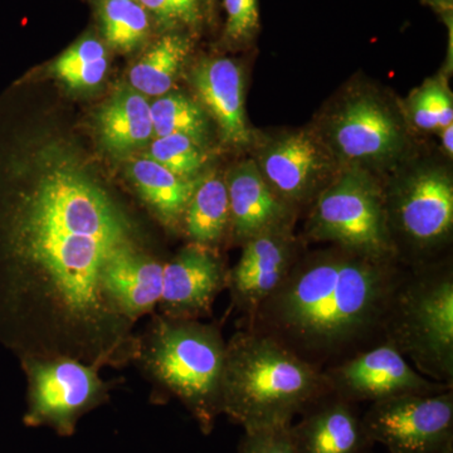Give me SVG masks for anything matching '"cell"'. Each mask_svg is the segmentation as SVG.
<instances>
[{
  "label": "cell",
  "mask_w": 453,
  "mask_h": 453,
  "mask_svg": "<svg viewBox=\"0 0 453 453\" xmlns=\"http://www.w3.org/2000/svg\"><path fill=\"white\" fill-rule=\"evenodd\" d=\"M29 426H50L58 434H71L77 419L104 395L103 381L94 366L67 357L27 362Z\"/></svg>",
  "instance_id": "cell-10"
},
{
  "label": "cell",
  "mask_w": 453,
  "mask_h": 453,
  "mask_svg": "<svg viewBox=\"0 0 453 453\" xmlns=\"http://www.w3.org/2000/svg\"><path fill=\"white\" fill-rule=\"evenodd\" d=\"M148 157L183 178L199 177V170L207 162L203 146L184 135L155 139L149 149Z\"/></svg>",
  "instance_id": "cell-26"
},
{
  "label": "cell",
  "mask_w": 453,
  "mask_h": 453,
  "mask_svg": "<svg viewBox=\"0 0 453 453\" xmlns=\"http://www.w3.org/2000/svg\"><path fill=\"white\" fill-rule=\"evenodd\" d=\"M434 7L438 9H443V11H449L452 8L453 0H429Z\"/></svg>",
  "instance_id": "cell-32"
},
{
  "label": "cell",
  "mask_w": 453,
  "mask_h": 453,
  "mask_svg": "<svg viewBox=\"0 0 453 453\" xmlns=\"http://www.w3.org/2000/svg\"><path fill=\"white\" fill-rule=\"evenodd\" d=\"M104 35L113 49L129 52L148 35V12L138 0H103L100 8Z\"/></svg>",
  "instance_id": "cell-25"
},
{
  "label": "cell",
  "mask_w": 453,
  "mask_h": 453,
  "mask_svg": "<svg viewBox=\"0 0 453 453\" xmlns=\"http://www.w3.org/2000/svg\"><path fill=\"white\" fill-rule=\"evenodd\" d=\"M411 113L417 127L442 130L452 125L453 106L449 91L438 82H427L411 101Z\"/></svg>",
  "instance_id": "cell-27"
},
{
  "label": "cell",
  "mask_w": 453,
  "mask_h": 453,
  "mask_svg": "<svg viewBox=\"0 0 453 453\" xmlns=\"http://www.w3.org/2000/svg\"><path fill=\"white\" fill-rule=\"evenodd\" d=\"M301 252L291 226L256 235L243 244L240 261L226 277L235 308L251 318L291 273Z\"/></svg>",
  "instance_id": "cell-12"
},
{
  "label": "cell",
  "mask_w": 453,
  "mask_h": 453,
  "mask_svg": "<svg viewBox=\"0 0 453 453\" xmlns=\"http://www.w3.org/2000/svg\"><path fill=\"white\" fill-rule=\"evenodd\" d=\"M226 344L211 325L165 316L155 325L146 350L155 380L186 405L205 434L223 413Z\"/></svg>",
  "instance_id": "cell-5"
},
{
  "label": "cell",
  "mask_w": 453,
  "mask_h": 453,
  "mask_svg": "<svg viewBox=\"0 0 453 453\" xmlns=\"http://www.w3.org/2000/svg\"><path fill=\"white\" fill-rule=\"evenodd\" d=\"M305 234L375 259H396L384 190L365 172L348 170L312 202Z\"/></svg>",
  "instance_id": "cell-6"
},
{
  "label": "cell",
  "mask_w": 453,
  "mask_h": 453,
  "mask_svg": "<svg viewBox=\"0 0 453 453\" xmlns=\"http://www.w3.org/2000/svg\"><path fill=\"white\" fill-rule=\"evenodd\" d=\"M327 393L323 369L267 334L244 327L226 344L222 412L244 432L288 427Z\"/></svg>",
  "instance_id": "cell-3"
},
{
  "label": "cell",
  "mask_w": 453,
  "mask_h": 453,
  "mask_svg": "<svg viewBox=\"0 0 453 453\" xmlns=\"http://www.w3.org/2000/svg\"><path fill=\"white\" fill-rule=\"evenodd\" d=\"M390 234L396 247L403 243L414 257L412 266L449 242L453 229V183L445 172L414 173L384 193Z\"/></svg>",
  "instance_id": "cell-7"
},
{
  "label": "cell",
  "mask_w": 453,
  "mask_h": 453,
  "mask_svg": "<svg viewBox=\"0 0 453 453\" xmlns=\"http://www.w3.org/2000/svg\"><path fill=\"white\" fill-rule=\"evenodd\" d=\"M222 261L211 249L190 244L164 265L160 306L166 318L189 319L207 314L226 286Z\"/></svg>",
  "instance_id": "cell-14"
},
{
  "label": "cell",
  "mask_w": 453,
  "mask_h": 453,
  "mask_svg": "<svg viewBox=\"0 0 453 453\" xmlns=\"http://www.w3.org/2000/svg\"><path fill=\"white\" fill-rule=\"evenodd\" d=\"M329 139L345 162L388 160L403 146V130L392 110L371 94L354 95L334 113Z\"/></svg>",
  "instance_id": "cell-11"
},
{
  "label": "cell",
  "mask_w": 453,
  "mask_h": 453,
  "mask_svg": "<svg viewBox=\"0 0 453 453\" xmlns=\"http://www.w3.org/2000/svg\"><path fill=\"white\" fill-rule=\"evenodd\" d=\"M363 422L389 453H453V389L372 402Z\"/></svg>",
  "instance_id": "cell-8"
},
{
  "label": "cell",
  "mask_w": 453,
  "mask_h": 453,
  "mask_svg": "<svg viewBox=\"0 0 453 453\" xmlns=\"http://www.w3.org/2000/svg\"><path fill=\"white\" fill-rule=\"evenodd\" d=\"M396 259L342 247L301 255L246 326L267 334L320 369L383 339L405 275Z\"/></svg>",
  "instance_id": "cell-2"
},
{
  "label": "cell",
  "mask_w": 453,
  "mask_h": 453,
  "mask_svg": "<svg viewBox=\"0 0 453 453\" xmlns=\"http://www.w3.org/2000/svg\"><path fill=\"white\" fill-rule=\"evenodd\" d=\"M190 81L196 96L219 125L223 142L243 146L251 142V131L244 112L242 71L234 59L216 57L199 62Z\"/></svg>",
  "instance_id": "cell-17"
},
{
  "label": "cell",
  "mask_w": 453,
  "mask_h": 453,
  "mask_svg": "<svg viewBox=\"0 0 453 453\" xmlns=\"http://www.w3.org/2000/svg\"><path fill=\"white\" fill-rule=\"evenodd\" d=\"M189 52L190 41L184 35H164L131 67V88L146 96L168 94Z\"/></svg>",
  "instance_id": "cell-22"
},
{
  "label": "cell",
  "mask_w": 453,
  "mask_h": 453,
  "mask_svg": "<svg viewBox=\"0 0 453 453\" xmlns=\"http://www.w3.org/2000/svg\"><path fill=\"white\" fill-rule=\"evenodd\" d=\"M330 159L326 149L308 131L288 134L268 144L259 157V172L271 189L296 211L323 190Z\"/></svg>",
  "instance_id": "cell-13"
},
{
  "label": "cell",
  "mask_w": 453,
  "mask_h": 453,
  "mask_svg": "<svg viewBox=\"0 0 453 453\" xmlns=\"http://www.w3.org/2000/svg\"><path fill=\"white\" fill-rule=\"evenodd\" d=\"M226 13V37L234 43H247L259 29L258 0H223Z\"/></svg>",
  "instance_id": "cell-28"
},
{
  "label": "cell",
  "mask_w": 453,
  "mask_h": 453,
  "mask_svg": "<svg viewBox=\"0 0 453 453\" xmlns=\"http://www.w3.org/2000/svg\"><path fill=\"white\" fill-rule=\"evenodd\" d=\"M107 53L96 38H83L74 43L52 65L53 73L73 89L96 88L105 79Z\"/></svg>",
  "instance_id": "cell-24"
},
{
  "label": "cell",
  "mask_w": 453,
  "mask_h": 453,
  "mask_svg": "<svg viewBox=\"0 0 453 453\" xmlns=\"http://www.w3.org/2000/svg\"><path fill=\"white\" fill-rule=\"evenodd\" d=\"M129 173L140 195L166 226L183 223L188 203L202 175L179 177L149 157L131 163Z\"/></svg>",
  "instance_id": "cell-20"
},
{
  "label": "cell",
  "mask_w": 453,
  "mask_h": 453,
  "mask_svg": "<svg viewBox=\"0 0 453 453\" xmlns=\"http://www.w3.org/2000/svg\"><path fill=\"white\" fill-rule=\"evenodd\" d=\"M164 26H196L201 20L199 0H138Z\"/></svg>",
  "instance_id": "cell-29"
},
{
  "label": "cell",
  "mask_w": 453,
  "mask_h": 453,
  "mask_svg": "<svg viewBox=\"0 0 453 453\" xmlns=\"http://www.w3.org/2000/svg\"><path fill=\"white\" fill-rule=\"evenodd\" d=\"M193 243L211 247L229 231V199L225 179L217 173L202 175L183 217Z\"/></svg>",
  "instance_id": "cell-21"
},
{
  "label": "cell",
  "mask_w": 453,
  "mask_h": 453,
  "mask_svg": "<svg viewBox=\"0 0 453 453\" xmlns=\"http://www.w3.org/2000/svg\"><path fill=\"white\" fill-rule=\"evenodd\" d=\"M442 142L443 146H445L447 153H453V127L449 125V127L442 129Z\"/></svg>",
  "instance_id": "cell-31"
},
{
  "label": "cell",
  "mask_w": 453,
  "mask_h": 453,
  "mask_svg": "<svg viewBox=\"0 0 453 453\" xmlns=\"http://www.w3.org/2000/svg\"><path fill=\"white\" fill-rule=\"evenodd\" d=\"M330 392L351 402H377L404 395L451 389L422 375L387 339L323 369Z\"/></svg>",
  "instance_id": "cell-9"
},
{
  "label": "cell",
  "mask_w": 453,
  "mask_h": 453,
  "mask_svg": "<svg viewBox=\"0 0 453 453\" xmlns=\"http://www.w3.org/2000/svg\"><path fill=\"white\" fill-rule=\"evenodd\" d=\"M155 138L184 135L204 146L210 134L207 112L183 94H165L150 104Z\"/></svg>",
  "instance_id": "cell-23"
},
{
  "label": "cell",
  "mask_w": 453,
  "mask_h": 453,
  "mask_svg": "<svg viewBox=\"0 0 453 453\" xmlns=\"http://www.w3.org/2000/svg\"><path fill=\"white\" fill-rule=\"evenodd\" d=\"M229 199V232L235 242L291 226L295 211L271 189L252 160L234 166L226 179Z\"/></svg>",
  "instance_id": "cell-16"
},
{
  "label": "cell",
  "mask_w": 453,
  "mask_h": 453,
  "mask_svg": "<svg viewBox=\"0 0 453 453\" xmlns=\"http://www.w3.org/2000/svg\"><path fill=\"white\" fill-rule=\"evenodd\" d=\"M238 453H295L288 426L244 432Z\"/></svg>",
  "instance_id": "cell-30"
},
{
  "label": "cell",
  "mask_w": 453,
  "mask_h": 453,
  "mask_svg": "<svg viewBox=\"0 0 453 453\" xmlns=\"http://www.w3.org/2000/svg\"><path fill=\"white\" fill-rule=\"evenodd\" d=\"M383 338L428 380L453 386L451 264H425L405 271L384 324Z\"/></svg>",
  "instance_id": "cell-4"
},
{
  "label": "cell",
  "mask_w": 453,
  "mask_h": 453,
  "mask_svg": "<svg viewBox=\"0 0 453 453\" xmlns=\"http://www.w3.org/2000/svg\"><path fill=\"white\" fill-rule=\"evenodd\" d=\"M0 153V271L8 305L29 299L53 321L100 338L120 314L104 290L106 265L131 242L129 220L64 149Z\"/></svg>",
  "instance_id": "cell-1"
},
{
  "label": "cell",
  "mask_w": 453,
  "mask_h": 453,
  "mask_svg": "<svg viewBox=\"0 0 453 453\" xmlns=\"http://www.w3.org/2000/svg\"><path fill=\"white\" fill-rule=\"evenodd\" d=\"M97 124L104 145L112 153H129L154 135L150 104L135 89H119L98 112Z\"/></svg>",
  "instance_id": "cell-19"
},
{
  "label": "cell",
  "mask_w": 453,
  "mask_h": 453,
  "mask_svg": "<svg viewBox=\"0 0 453 453\" xmlns=\"http://www.w3.org/2000/svg\"><path fill=\"white\" fill-rule=\"evenodd\" d=\"M163 276L162 262L136 251L130 243L119 250L106 265L104 290L119 314L134 320L160 303Z\"/></svg>",
  "instance_id": "cell-18"
},
{
  "label": "cell",
  "mask_w": 453,
  "mask_h": 453,
  "mask_svg": "<svg viewBox=\"0 0 453 453\" xmlns=\"http://www.w3.org/2000/svg\"><path fill=\"white\" fill-rule=\"evenodd\" d=\"M288 426L295 453H366L374 442L357 404L330 392L309 405Z\"/></svg>",
  "instance_id": "cell-15"
}]
</instances>
